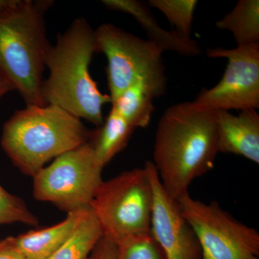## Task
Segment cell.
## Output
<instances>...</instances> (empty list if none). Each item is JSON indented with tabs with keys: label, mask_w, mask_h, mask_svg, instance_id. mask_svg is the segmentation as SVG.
Returning <instances> with one entry per match:
<instances>
[{
	"label": "cell",
	"mask_w": 259,
	"mask_h": 259,
	"mask_svg": "<svg viewBox=\"0 0 259 259\" xmlns=\"http://www.w3.org/2000/svg\"><path fill=\"white\" fill-rule=\"evenodd\" d=\"M166 73L140 78L112 102V107L135 129L149 125L155 111V99L165 95Z\"/></svg>",
	"instance_id": "cell-13"
},
{
	"label": "cell",
	"mask_w": 259,
	"mask_h": 259,
	"mask_svg": "<svg viewBox=\"0 0 259 259\" xmlns=\"http://www.w3.org/2000/svg\"><path fill=\"white\" fill-rule=\"evenodd\" d=\"M103 236L102 227L91 208L83 209L74 231L49 259H88Z\"/></svg>",
	"instance_id": "cell-15"
},
{
	"label": "cell",
	"mask_w": 259,
	"mask_h": 259,
	"mask_svg": "<svg viewBox=\"0 0 259 259\" xmlns=\"http://www.w3.org/2000/svg\"><path fill=\"white\" fill-rule=\"evenodd\" d=\"M15 223L35 226L38 224V221L22 199L0 185V226Z\"/></svg>",
	"instance_id": "cell-20"
},
{
	"label": "cell",
	"mask_w": 259,
	"mask_h": 259,
	"mask_svg": "<svg viewBox=\"0 0 259 259\" xmlns=\"http://www.w3.org/2000/svg\"><path fill=\"white\" fill-rule=\"evenodd\" d=\"M99 52L106 56V74L111 103L131 83L140 78L164 74L163 51L111 23L95 30Z\"/></svg>",
	"instance_id": "cell-8"
},
{
	"label": "cell",
	"mask_w": 259,
	"mask_h": 259,
	"mask_svg": "<svg viewBox=\"0 0 259 259\" xmlns=\"http://www.w3.org/2000/svg\"><path fill=\"white\" fill-rule=\"evenodd\" d=\"M218 153L216 111L185 102L163 112L156 129L153 163L172 198L189 193L192 182L212 169Z\"/></svg>",
	"instance_id": "cell-1"
},
{
	"label": "cell",
	"mask_w": 259,
	"mask_h": 259,
	"mask_svg": "<svg viewBox=\"0 0 259 259\" xmlns=\"http://www.w3.org/2000/svg\"><path fill=\"white\" fill-rule=\"evenodd\" d=\"M148 5L161 11L175 28L173 30L183 36L191 37L192 24L198 1L197 0H150Z\"/></svg>",
	"instance_id": "cell-18"
},
{
	"label": "cell",
	"mask_w": 259,
	"mask_h": 259,
	"mask_svg": "<svg viewBox=\"0 0 259 259\" xmlns=\"http://www.w3.org/2000/svg\"><path fill=\"white\" fill-rule=\"evenodd\" d=\"M211 59H226L222 79L213 88L204 89L193 101L212 111L258 110L259 108V42L227 49L207 50Z\"/></svg>",
	"instance_id": "cell-9"
},
{
	"label": "cell",
	"mask_w": 259,
	"mask_h": 259,
	"mask_svg": "<svg viewBox=\"0 0 259 259\" xmlns=\"http://www.w3.org/2000/svg\"><path fill=\"white\" fill-rule=\"evenodd\" d=\"M153 189L146 167L102 181L90 207L103 236L115 244L127 237L151 233Z\"/></svg>",
	"instance_id": "cell-5"
},
{
	"label": "cell",
	"mask_w": 259,
	"mask_h": 259,
	"mask_svg": "<svg viewBox=\"0 0 259 259\" xmlns=\"http://www.w3.org/2000/svg\"><path fill=\"white\" fill-rule=\"evenodd\" d=\"M99 53L95 31L83 18L75 19L59 34L47 58L49 77L44 79L42 96L46 104L56 105L79 119L101 126L102 108L111 103L92 77L90 67Z\"/></svg>",
	"instance_id": "cell-2"
},
{
	"label": "cell",
	"mask_w": 259,
	"mask_h": 259,
	"mask_svg": "<svg viewBox=\"0 0 259 259\" xmlns=\"http://www.w3.org/2000/svg\"><path fill=\"white\" fill-rule=\"evenodd\" d=\"M177 201L198 240L201 259H259L255 228L238 221L217 202L206 203L189 193Z\"/></svg>",
	"instance_id": "cell-7"
},
{
	"label": "cell",
	"mask_w": 259,
	"mask_h": 259,
	"mask_svg": "<svg viewBox=\"0 0 259 259\" xmlns=\"http://www.w3.org/2000/svg\"><path fill=\"white\" fill-rule=\"evenodd\" d=\"M218 152L243 156L259 163V115L255 110H241L238 115L216 111Z\"/></svg>",
	"instance_id": "cell-11"
},
{
	"label": "cell",
	"mask_w": 259,
	"mask_h": 259,
	"mask_svg": "<svg viewBox=\"0 0 259 259\" xmlns=\"http://www.w3.org/2000/svg\"><path fill=\"white\" fill-rule=\"evenodd\" d=\"M215 27L231 32L237 47L259 42L258 0H240Z\"/></svg>",
	"instance_id": "cell-17"
},
{
	"label": "cell",
	"mask_w": 259,
	"mask_h": 259,
	"mask_svg": "<svg viewBox=\"0 0 259 259\" xmlns=\"http://www.w3.org/2000/svg\"><path fill=\"white\" fill-rule=\"evenodd\" d=\"M88 259H118L117 245L111 240L103 236Z\"/></svg>",
	"instance_id": "cell-21"
},
{
	"label": "cell",
	"mask_w": 259,
	"mask_h": 259,
	"mask_svg": "<svg viewBox=\"0 0 259 259\" xmlns=\"http://www.w3.org/2000/svg\"><path fill=\"white\" fill-rule=\"evenodd\" d=\"M93 141L55 158L33 177V195L68 213L90 207L102 182Z\"/></svg>",
	"instance_id": "cell-6"
},
{
	"label": "cell",
	"mask_w": 259,
	"mask_h": 259,
	"mask_svg": "<svg viewBox=\"0 0 259 259\" xmlns=\"http://www.w3.org/2000/svg\"><path fill=\"white\" fill-rule=\"evenodd\" d=\"M12 91H15L13 85L0 74V100Z\"/></svg>",
	"instance_id": "cell-23"
},
{
	"label": "cell",
	"mask_w": 259,
	"mask_h": 259,
	"mask_svg": "<svg viewBox=\"0 0 259 259\" xmlns=\"http://www.w3.org/2000/svg\"><path fill=\"white\" fill-rule=\"evenodd\" d=\"M81 210L68 213L62 222L14 237L15 244L26 259H49L74 231Z\"/></svg>",
	"instance_id": "cell-14"
},
{
	"label": "cell",
	"mask_w": 259,
	"mask_h": 259,
	"mask_svg": "<svg viewBox=\"0 0 259 259\" xmlns=\"http://www.w3.org/2000/svg\"><path fill=\"white\" fill-rule=\"evenodd\" d=\"M101 126L94 138L93 146L97 163L104 168L125 147L135 128L112 107Z\"/></svg>",
	"instance_id": "cell-16"
},
{
	"label": "cell",
	"mask_w": 259,
	"mask_h": 259,
	"mask_svg": "<svg viewBox=\"0 0 259 259\" xmlns=\"http://www.w3.org/2000/svg\"><path fill=\"white\" fill-rule=\"evenodd\" d=\"M102 3L107 9L131 15L147 34L148 40L156 44L163 52L174 51L190 57L202 54L199 42L192 37L161 28L147 3L137 0H103Z\"/></svg>",
	"instance_id": "cell-12"
},
{
	"label": "cell",
	"mask_w": 259,
	"mask_h": 259,
	"mask_svg": "<svg viewBox=\"0 0 259 259\" xmlns=\"http://www.w3.org/2000/svg\"><path fill=\"white\" fill-rule=\"evenodd\" d=\"M116 245L118 259H166L151 233L127 237Z\"/></svg>",
	"instance_id": "cell-19"
},
{
	"label": "cell",
	"mask_w": 259,
	"mask_h": 259,
	"mask_svg": "<svg viewBox=\"0 0 259 259\" xmlns=\"http://www.w3.org/2000/svg\"><path fill=\"white\" fill-rule=\"evenodd\" d=\"M49 0H0V74L26 105H47L42 96L51 44L45 14Z\"/></svg>",
	"instance_id": "cell-3"
},
{
	"label": "cell",
	"mask_w": 259,
	"mask_h": 259,
	"mask_svg": "<svg viewBox=\"0 0 259 259\" xmlns=\"http://www.w3.org/2000/svg\"><path fill=\"white\" fill-rule=\"evenodd\" d=\"M153 189L151 233L166 259H201L198 240L178 202L163 189L152 161L145 164Z\"/></svg>",
	"instance_id": "cell-10"
},
{
	"label": "cell",
	"mask_w": 259,
	"mask_h": 259,
	"mask_svg": "<svg viewBox=\"0 0 259 259\" xmlns=\"http://www.w3.org/2000/svg\"><path fill=\"white\" fill-rule=\"evenodd\" d=\"M0 259H26L15 244L14 237L0 240Z\"/></svg>",
	"instance_id": "cell-22"
},
{
	"label": "cell",
	"mask_w": 259,
	"mask_h": 259,
	"mask_svg": "<svg viewBox=\"0 0 259 259\" xmlns=\"http://www.w3.org/2000/svg\"><path fill=\"white\" fill-rule=\"evenodd\" d=\"M96 132L60 107L26 105L5 122L1 146L15 166L33 177L53 158L91 141Z\"/></svg>",
	"instance_id": "cell-4"
}]
</instances>
